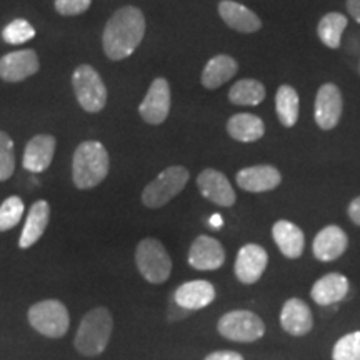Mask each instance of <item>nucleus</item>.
<instances>
[{
	"label": "nucleus",
	"mask_w": 360,
	"mask_h": 360,
	"mask_svg": "<svg viewBox=\"0 0 360 360\" xmlns=\"http://www.w3.org/2000/svg\"><path fill=\"white\" fill-rule=\"evenodd\" d=\"M146 35V17L141 8L127 6L119 8L103 30V52L110 60H124L132 56Z\"/></svg>",
	"instance_id": "obj_1"
},
{
	"label": "nucleus",
	"mask_w": 360,
	"mask_h": 360,
	"mask_svg": "<svg viewBox=\"0 0 360 360\" xmlns=\"http://www.w3.org/2000/svg\"><path fill=\"white\" fill-rule=\"evenodd\" d=\"M110 159L107 148L97 141H85L75 148L72 159V180L80 191L97 187L109 174Z\"/></svg>",
	"instance_id": "obj_2"
},
{
	"label": "nucleus",
	"mask_w": 360,
	"mask_h": 360,
	"mask_svg": "<svg viewBox=\"0 0 360 360\" xmlns=\"http://www.w3.org/2000/svg\"><path fill=\"white\" fill-rule=\"evenodd\" d=\"M114 319L109 309L96 307L84 315L75 334L74 345L85 357H97L109 345Z\"/></svg>",
	"instance_id": "obj_3"
},
{
	"label": "nucleus",
	"mask_w": 360,
	"mask_h": 360,
	"mask_svg": "<svg viewBox=\"0 0 360 360\" xmlns=\"http://www.w3.org/2000/svg\"><path fill=\"white\" fill-rule=\"evenodd\" d=\"M135 264L141 276L150 283H164L172 274V259L157 238L146 237L135 249Z\"/></svg>",
	"instance_id": "obj_4"
},
{
	"label": "nucleus",
	"mask_w": 360,
	"mask_h": 360,
	"mask_svg": "<svg viewBox=\"0 0 360 360\" xmlns=\"http://www.w3.org/2000/svg\"><path fill=\"white\" fill-rule=\"evenodd\" d=\"M29 323L34 330L49 339H60L67 334L70 327L69 310L60 300L49 299L34 304L27 314Z\"/></svg>",
	"instance_id": "obj_5"
},
{
	"label": "nucleus",
	"mask_w": 360,
	"mask_h": 360,
	"mask_svg": "<svg viewBox=\"0 0 360 360\" xmlns=\"http://www.w3.org/2000/svg\"><path fill=\"white\" fill-rule=\"evenodd\" d=\"M188 170L182 165H172L157 175L142 192V204L148 209H160L184 191L188 182Z\"/></svg>",
	"instance_id": "obj_6"
},
{
	"label": "nucleus",
	"mask_w": 360,
	"mask_h": 360,
	"mask_svg": "<svg viewBox=\"0 0 360 360\" xmlns=\"http://www.w3.org/2000/svg\"><path fill=\"white\" fill-rule=\"evenodd\" d=\"M72 87L79 105L85 112L97 114L107 103V89L98 72L92 65L82 64L74 70L72 75Z\"/></svg>",
	"instance_id": "obj_7"
},
{
	"label": "nucleus",
	"mask_w": 360,
	"mask_h": 360,
	"mask_svg": "<svg viewBox=\"0 0 360 360\" xmlns=\"http://www.w3.org/2000/svg\"><path fill=\"white\" fill-rule=\"evenodd\" d=\"M219 334L233 342H255L265 334L264 321L250 310H232L220 317Z\"/></svg>",
	"instance_id": "obj_8"
},
{
	"label": "nucleus",
	"mask_w": 360,
	"mask_h": 360,
	"mask_svg": "<svg viewBox=\"0 0 360 360\" xmlns=\"http://www.w3.org/2000/svg\"><path fill=\"white\" fill-rule=\"evenodd\" d=\"M170 103H172L170 85L164 77H159L148 87L146 97L139 105V114L147 124L160 125L169 117Z\"/></svg>",
	"instance_id": "obj_9"
},
{
	"label": "nucleus",
	"mask_w": 360,
	"mask_h": 360,
	"mask_svg": "<svg viewBox=\"0 0 360 360\" xmlns=\"http://www.w3.org/2000/svg\"><path fill=\"white\" fill-rule=\"evenodd\" d=\"M344 102H342V92L335 84H323L319 89L315 97V122L322 130H332L337 127Z\"/></svg>",
	"instance_id": "obj_10"
},
{
	"label": "nucleus",
	"mask_w": 360,
	"mask_h": 360,
	"mask_svg": "<svg viewBox=\"0 0 360 360\" xmlns=\"http://www.w3.org/2000/svg\"><path fill=\"white\" fill-rule=\"evenodd\" d=\"M197 187L207 200L219 207H232L236 204V192L222 172L215 169L202 170L197 177Z\"/></svg>",
	"instance_id": "obj_11"
},
{
	"label": "nucleus",
	"mask_w": 360,
	"mask_h": 360,
	"mask_svg": "<svg viewBox=\"0 0 360 360\" xmlns=\"http://www.w3.org/2000/svg\"><path fill=\"white\" fill-rule=\"evenodd\" d=\"M39 69L37 53L30 49L11 52L0 58V79L6 82H20L37 74Z\"/></svg>",
	"instance_id": "obj_12"
},
{
	"label": "nucleus",
	"mask_w": 360,
	"mask_h": 360,
	"mask_svg": "<svg viewBox=\"0 0 360 360\" xmlns=\"http://www.w3.org/2000/svg\"><path fill=\"white\" fill-rule=\"evenodd\" d=\"M187 259L197 270H217L225 262V250L217 238L199 236L192 242Z\"/></svg>",
	"instance_id": "obj_13"
},
{
	"label": "nucleus",
	"mask_w": 360,
	"mask_h": 360,
	"mask_svg": "<svg viewBox=\"0 0 360 360\" xmlns=\"http://www.w3.org/2000/svg\"><path fill=\"white\" fill-rule=\"evenodd\" d=\"M269 264V255L257 244H245L238 250L236 259V276L242 283H255L264 276Z\"/></svg>",
	"instance_id": "obj_14"
},
{
	"label": "nucleus",
	"mask_w": 360,
	"mask_h": 360,
	"mask_svg": "<svg viewBox=\"0 0 360 360\" xmlns=\"http://www.w3.org/2000/svg\"><path fill=\"white\" fill-rule=\"evenodd\" d=\"M57 141L53 135L39 134L29 141L24 152V169L32 174H40L51 167L53 154H56Z\"/></svg>",
	"instance_id": "obj_15"
},
{
	"label": "nucleus",
	"mask_w": 360,
	"mask_h": 360,
	"mask_svg": "<svg viewBox=\"0 0 360 360\" xmlns=\"http://www.w3.org/2000/svg\"><path fill=\"white\" fill-rule=\"evenodd\" d=\"M237 186L247 192H269L281 186L282 175L272 165H254L238 170L236 175Z\"/></svg>",
	"instance_id": "obj_16"
},
{
	"label": "nucleus",
	"mask_w": 360,
	"mask_h": 360,
	"mask_svg": "<svg viewBox=\"0 0 360 360\" xmlns=\"http://www.w3.org/2000/svg\"><path fill=\"white\" fill-rule=\"evenodd\" d=\"M349 247V237L339 225H327L314 238V255L322 262L339 259Z\"/></svg>",
	"instance_id": "obj_17"
},
{
	"label": "nucleus",
	"mask_w": 360,
	"mask_h": 360,
	"mask_svg": "<svg viewBox=\"0 0 360 360\" xmlns=\"http://www.w3.org/2000/svg\"><path fill=\"white\" fill-rule=\"evenodd\" d=\"M219 15L225 22V25L240 34H254L262 27L257 13L233 0H222L219 4Z\"/></svg>",
	"instance_id": "obj_18"
},
{
	"label": "nucleus",
	"mask_w": 360,
	"mask_h": 360,
	"mask_svg": "<svg viewBox=\"0 0 360 360\" xmlns=\"http://www.w3.org/2000/svg\"><path fill=\"white\" fill-rule=\"evenodd\" d=\"M175 304L184 310H199L215 300V287L207 281L182 283L174 294Z\"/></svg>",
	"instance_id": "obj_19"
},
{
	"label": "nucleus",
	"mask_w": 360,
	"mask_h": 360,
	"mask_svg": "<svg viewBox=\"0 0 360 360\" xmlns=\"http://www.w3.org/2000/svg\"><path fill=\"white\" fill-rule=\"evenodd\" d=\"M281 326L290 335H305L312 330L314 319L309 305L300 299H289L281 312Z\"/></svg>",
	"instance_id": "obj_20"
},
{
	"label": "nucleus",
	"mask_w": 360,
	"mask_h": 360,
	"mask_svg": "<svg viewBox=\"0 0 360 360\" xmlns=\"http://www.w3.org/2000/svg\"><path fill=\"white\" fill-rule=\"evenodd\" d=\"M349 287L350 285L347 277L342 276V274L332 272L321 277L314 283L310 295H312L315 304L326 307V305H334L344 300L349 294Z\"/></svg>",
	"instance_id": "obj_21"
},
{
	"label": "nucleus",
	"mask_w": 360,
	"mask_h": 360,
	"mask_svg": "<svg viewBox=\"0 0 360 360\" xmlns=\"http://www.w3.org/2000/svg\"><path fill=\"white\" fill-rule=\"evenodd\" d=\"M49 220H51V205L47 200H37L30 207L29 215L25 219V225L22 229L19 247L20 249H29L37 244L39 238L44 236L47 229Z\"/></svg>",
	"instance_id": "obj_22"
},
{
	"label": "nucleus",
	"mask_w": 360,
	"mask_h": 360,
	"mask_svg": "<svg viewBox=\"0 0 360 360\" xmlns=\"http://www.w3.org/2000/svg\"><path fill=\"white\" fill-rule=\"evenodd\" d=\"M272 237L285 257L299 259L305 247L304 232L289 220H278L272 227Z\"/></svg>",
	"instance_id": "obj_23"
},
{
	"label": "nucleus",
	"mask_w": 360,
	"mask_h": 360,
	"mask_svg": "<svg viewBox=\"0 0 360 360\" xmlns=\"http://www.w3.org/2000/svg\"><path fill=\"white\" fill-rule=\"evenodd\" d=\"M237 70L238 64L236 58L220 53V56H215L207 62L205 69L202 72L200 82L205 89H219L220 85L229 82L237 74Z\"/></svg>",
	"instance_id": "obj_24"
},
{
	"label": "nucleus",
	"mask_w": 360,
	"mask_h": 360,
	"mask_svg": "<svg viewBox=\"0 0 360 360\" xmlns=\"http://www.w3.org/2000/svg\"><path fill=\"white\" fill-rule=\"evenodd\" d=\"M227 132L233 141L255 142L264 137L265 125L262 119L252 114H236L229 119Z\"/></svg>",
	"instance_id": "obj_25"
},
{
	"label": "nucleus",
	"mask_w": 360,
	"mask_h": 360,
	"mask_svg": "<svg viewBox=\"0 0 360 360\" xmlns=\"http://www.w3.org/2000/svg\"><path fill=\"white\" fill-rule=\"evenodd\" d=\"M276 110L283 127H294L299 119V94L290 85H281L276 94Z\"/></svg>",
	"instance_id": "obj_26"
},
{
	"label": "nucleus",
	"mask_w": 360,
	"mask_h": 360,
	"mask_svg": "<svg viewBox=\"0 0 360 360\" xmlns=\"http://www.w3.org/2000/svg\"><path fill=\"white\" fill-rule=\"evenodd\" d=\"M265 98V87L255 79H242L232 85L229 101L236 105H259Z\"/></svg>",
	"instance_id": "obj_27"
},
{
	"label": "nucleus",
	"mask_w": 360,
	"mask_h": 360,
	"mask_svg": "<svg viewBox=\"0 0 360 360\" xmlns=\"http://www.w3.org/2000/svg\"><path fill=\"white\" fill-rule=\"evenodd\" d=\"M347 25V17L342 15L339 12H328L327 15L322 17L317 25L319 39H321L328 49H339L342 32H344Z\"/></svg>",
	"instance_id": "obj_28"
},
{
	"label": "nucleus",
	"mask_w": 360,
	"mask_h": 360,
	"mask_svg": "<svg viewBox=\"0 0 360 360\" xmlns=\"http://www.w3.org/2000/svg\"><path fill=\"white\" fill-rule=\"evenodd\" d=\"M24 210L25 207L20 197H7V199L2 202V205H0V232L11 231V229L15 227V225L22 220Z\"/></svg>",
	"instance_id": "obj_29"
},
{
	"label": "nucleus",
	"mask_w": 360,
	"mask_h": 360,
	"mask_svg": "<svg viewBox=\"0 0 360 360\" xmlns=\"http://www.w3.org/2000/svg\"><path fill=\"white\" fill-rule=\"evenodd\" d=\"M35 37V29L24 19H15L2 30V39L11 45H20Z\"/></svg>",
	"instance_id": "obj_30"
},
{
	"label": "nucleus",
	"mask_w": 360,
	"mask_h": 360,
	"mask_svg": "<svg viewBox=\"0 0 360 360\" xmlns=\"http://www.w3.org/2000/svg\"><path fill=\"white\" fill-rule=\"evenodd\" d=\"M15 170V154L11 135L0 130V182H6Z\"/></svg>",
	"instance_id": "obj_31"
},
{
	"label": "nucleus",
	"mask_w": 360,
	"mask_h": 360,
	"mask_svg": "<svg viewBox=\"0 0 360 360\" xmlns=\"http://www.w3.org/2000/svg\"><path fill=\"white\" fill-rule=\"evenodd\" d=\"M334 360H360V330L344 335L337 340L332 350Z\"/></svg>",
	"instance_id": "obj_32"
},
{
	"label": "nucleus",
	"mask_w": 360,
	"mask_h": 360,
	"mask_svg": "<svg viewBox=\"0 0 360 360\" xmlns=\"http://www.w3.org/2000/svg\"><path fill=\"white\" fill-rule=\"evenodd\" d=\"M92 6V0H56V11L60 15H80Z\"/></svg>",
	"instance_id": "obj_33"
},
{
	"label": "nucleus",
	"mask_w": 360,
	"mask_h": 360,
	"mask_svg": "<svg viewBox=\"0 0 360 360\" xmlns=\"http://www.w3.org/2000/svg\"><path fill=\"white\" fill-rule=\"evenodd\" d=\"M205 360H244V357L232 350H217V352L207 355Z\"/></svg>",
	"instance_id": "obj_34"
},
{
	"label": "nucleus",
	"mask_w": 360,
	"mask_h": 360,
	"mask_svg": "<svg viewBox=\"0 0 360 360\" xmlns=\"http://www.w3.org/2000/svg\"><path fill=\"white\" fill-rule=\"evenodd\" d=\"M349 217L355 225H360V197H355V199L350 202L349 205Z\"/></svg>",
	"instance_id": "obj_35"
},
{
	"label": "nucleus",
	"mask_w": 360,
	"mask_h": 360,
	"mask_svg": "<svg viewBox=\"0 0 360 360\" xmlns=\"http://www.w3.org/2000/svg\"><path fill=\"white\" fill-rule=\"evenodd\" d=\"M347 12L360 24V0H347Z\"/></svg>",
	"instance_id": "obj_36"
},
{
	"label": "nucleus",
	"mask_w": 360,
	"mask_h": 360,
	"mask_svg": "<svg viewBox=\"0 0 360 360\" xmlns=\"http://www.w3.org/2000/svg\"><path fill=\"white\" fill-rule=\"evenodd\" d=\"M209 224H210V227H212V229H220V227H222L224 220H222V217H220L219 214H214L212 217H210Z\"/></svg>",
	"instance_id": "obj_37"
}]
</instances>
